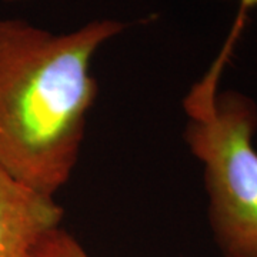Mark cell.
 Wrapping results in <instances>:
<instances>
[{"mask_svg": "<svg viewBox=\"0 0 257 257\" xmlns=\"http://www.w3.org/2000/svg\"><path fill=\"white\" fill-rule=\"evenodd\" d=\"M60 221L62 209L52 197L0 169V257H32L40 240L60 227Z\"/></svg>", "mask_w": 257, "mask_h": 257, "instance_id": "3", "label": "cell"}, {"mask_svg": "<svg viewBox=\"0 0 257 257\" xmlns=\"http://www.w3.org/2000/svg\"><path fill=\"white\" fill-rule=\"evenodd\" d=\"M240 3V10L243 12H247L248 9L257 6V0H239Z\"/></svg>", "mask_w": 257, "mask_h": 257, "instance_id": "5", "label": "cell"}, {"mask_svg": "<svg viewBox=\"0 0 257 257\" xmlns=\"http://www.w3.org/2000/svg\"><path fill=\"white\" fill-rule=\"evenodd\" d=\"M3 2H8V3H16V2H25V0H3Z\"/></svg>", "mask_w": 257, "mask_h": 257, "instance_id": "6", "label": "cell"}, {"mask_svg": "<svg viewBox=\"0 0 257 257\" xmlns=\"http://www.w3.org/2000/svg\"><path fill=\"white\" fill-rule=\"evenodd\" d=\"M32 257H90L82 244L62 227L52 230L46 234L36 248Z\"/></svg>", "mask_w": 257, "mask_h": 257, "instance_id": "4", "label": "cell"}, {"mask_svg": "<svg viewBox=\"0 0 257 257\" xmlns=\"http://www.w3.org/2000/svg\"><path fill=\"white\" fill-rule=\"evenodd\" d=\"M126 23L93 20L53 33L0 16V169L52 197L70 179L97 96L94 53Z\"/></svg>", "mask_w": 257, "mask_h": 257, "instance_id": "1", "label": "cell"}, {"mask_svg": "<svg viewBox=\"0 0 257 257\" xmlns=\"http://www.w3.org/2000/svg\"><path fill=\"white\" fill-rule=\"evenodd\" d=\"M244 22L239 12L220 53L183 100L184 140L203 165L209 223L224 257H257V104L220 89Z\"/></svg>", "mask_w": 257, "mask_h": 257, "instance_id": "2", "label": "cell"}]
</instances>
